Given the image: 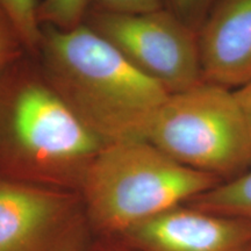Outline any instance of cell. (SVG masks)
I'll return each mask as SVG.
<instances>
[{
    "instance_id": "cell-1",
    "label": "cell",
    "mask_w": 251,
    "mask_h": 251,
    "mask_svg": "<svg viewBox=\"0 0 251 251\" xmlns=\"http://www.w3.org/2000/svg\"><path fill=\"white\" fill-rule=\"evenodd\" d=\"M49 85L103 143L143 141L170 93L90 26L42 37Z\"/></svg>"
},
{
    "instance_id": "cell-5",
    "label": "cell",
    "mask_w": 251,
    "mask_h": 251,
    "mask_svg": "<svg viewBox=\"0 0 251 251\" xmlns=\"http://www.w3.org/2000/svg\"><path fill=\"white\" fill-rule=\"evenodd\" d=\"M89 26L170 94L203 81L198 31L168 8L142 14L96 9Z\"/></svg>"
},
{
    "instance_id": "cell-15",
    "label": "cell",
    "mask_w": 251,
    "mask_h": 251,
    "mask_svg": "<svg viewBox=\"0 0 251 251\" xmlns=\"http://www.w3.org/2000/svg\"><path fill=\"white\" fill-rule=\"evenodd\" d=\"M235 96L240 105L241 109H242L244 120H246V125L248 128V133H249L250 140H251V80L243 85L240 89L235 90Z\"/></svg>"
},
{
    "instance_id": "cell-14",
    "label": "cell",
    "mask_w": 251,
    "mask_h": 251,
    "mask_svg": "<svg viewBox=\"0 0 251 251\" xmlns=\"http://www.w3.org/2000/svg\"><path fill=\"white\" fill-rule=\"evenodd\" d=\"M15 39H18L17 34L0 12V69L14 58L17 52Z\"/></svg>"
},
{
    "instance_id": "cell-13",
    "label": "cell",
    "mask_w": 251,
    "mask_h": 251,
    "mask_svg": "<svg viewBox=\"0 0 251 251\" xmlns=\"http://www.w3.org/2000/svg\"><path fill=\"white\" fill-rule=\"evenodd\" d=\"M97 11L119 14H142L165 8L164 0H90Z\"/></svg>"
},
{
    "instance_id": "cell-4",
    "label": "cell",
    "mask_w": 251,
    "mask_h": 251,
    "mask_svg": "<svg viewBox=\"0 0 251 251\" xmlns=\"http://www.w3.org/2000/svg\"><path fill=\"white\" fill-rule=\"evenodd\" d=\"M4 151L40 166L86 168L105 143L49 84H20L0 108Z\"/></svg>"
},
{
    "instance_id": "cell-6",
    "label": "cell",
    "mask_w": 251,
    "mask_h": 251,
    "mask_svg": "<svg viewBox=\"0 0 251 251\" xmlns=\"http://www.w3.org/2000/svg\"><path fill=\"white\" fill-rule=\"evenodd\" d=\"M125 233L144 251H241L251 240V224L176 207Z\"/></svg>"
},
{
    "instance_id": "cell-12",
    "label": "cell",
    "mask_w": 251,
    "mask_h": 251,
    "mask_svg": "<svg viewBox=\"0 0 251 251\" xmlns=\"http://www.w3.org/2000/svg\"><path fill=\"white\" fill-rule=\"evenodd\" d=\"M214 0H164L165 8L199 31Z\"/></svg>"
},
{
    "instance_id": "cell-2",
    "label": "cell",
    "mask_w": 251,
    "mask_h": 251,
    "mask_svg": "<svg viewBox=\"0 0 251 251\" xmlns=\"http://www.w3.org/2000/svg\"><path fill=\"white\" fill-rule=\"evenodd\" d=\"M220 183L142 140L106 144L83 171L89 214L106 231H126Z\"/></svg>"
},
{
    "instance_id": "cell-3",
    "label": "cell",
    "mask_w": 251,
    "mask_h": 251,
    "mask_svg": "<svg viewBox=\"0 0 251 251\" xmlns=\"http://www.w3.org/2000/svg\"><path fill=\"white\" fill-rule=\"evenodd\" d=\"M143 141L219 178L251 163V140L234 90L207 81L170 94L150 119Z\"/></svg>"
},
{
    "instance_id": "cell-9",
    "label": "cell",
    "mask_w": 251,
    "mask_h": 251,
    "mask_svg": "<svg viewBox=\"0 0 251 251\" xmlns=\"http://www.w3.org/2000/svg\"><path fill=\"white\" fill-rule=\"evenodd\" d=\"M193 208L251 224V171L235 176L191 200Z\"/></svg>"
},
{
    "instance_id": "cell-8",
    "label": "cell",
    "mask_w": 251,
    "mask_h": 251,
    "mask_svg": "<svg viewBox=\"0 0 251 251\" xmlns=\"http://www.w3.org/2000/svg\"><path fill=\"white\" fill-rule=\"evenodd\" d=\"M71 198L0 178V251H40L71 213Z\"/></svg>"
},
{
    "instance_id": "cell-7",
    "label": "cell",
    "mask_w": 251,
    "mask_h": 251,
    "mask_svg": "<svg viewBox=\"0 0 251 251\" xmlns=\"http://www.w3.org/2000/svg\"><path fill=\"white\" fill-rule=\"evenodd\" d=\"M202 79L240 89L251 80V0H214L198 31Z\"/></svg>"
},
{
    "instance_id": "cell-10",
    "label": "cell",
    "mask_w": 251,
    "mask_h": 251,
    "mask_svg": "<svg viewBox=\"0 0 251 251\" xmlns=\"http://www.w3.org/2000/svg\"><path fill=\"white\" fill-rule=\"evenodd\" d=\"M37 0H0V12L18 39L28 48L42 42V30L37 18Z\"/></svg>"
},
{
    "instance_id": "cell-11",
    "label": "cell",
    "mask_w": 251,
    "mask_h": 251,
    "mask_svg": "<svg viewBox=\"0 0 251 251\" xmlns=\"http://www.w3.org/2000/svg\"><path fill=\"white\" fill-rule=\"evenodd\" d=\"M90 0H42L37 8L40 24L68 30L81 25Z\"/></svg>"
}]
</instances>
